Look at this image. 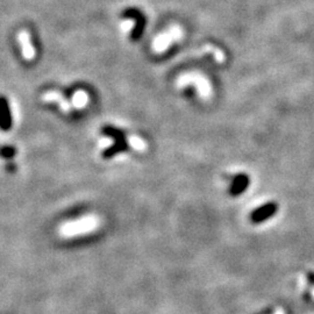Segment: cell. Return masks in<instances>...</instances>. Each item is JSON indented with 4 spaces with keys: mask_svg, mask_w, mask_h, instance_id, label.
Listing matches in <instances>:
<instances>
[{
    "mask_svg": "<svg viewBox=\"0 0 314 314\" xmlns=\"http://www.w3.org/2000/svg\"><path fill=\"white\" fill-rule=\"evenodd\" d=\"M99 226H100V219L97 216L90 214V216L82 217L79 219L64 222L60 227L58 232H60L62 238L64 239L77 238V236L86 235L97 231Z\"/></svg>",
    "mask_w": 314,
    "mask_h": 314,
    "instance_id": "cell-1",
    "label": "cell"
},
{
    "mask_svg": "<svg viewBox=\"0 0 314 314\" xmlns=\"http://www.w3.org/2000/svg\"><path fill=\"white\" fill-rule=\"evenodd\" d=\"M123 17L126 18H134L136 20V24L135 29L133 30L132 34H130V36H132V39L136 41V40H139L140 37H141L142 33H144V29H145V15L141 13V12L138 11L136 8H128L127 11L123 13Z\"/></svg>",
    "mask_w": 314,
    "mask_h": 314,
    "instance_id": "cell-2",
    "label": "cell"
},
{
    "mask_svg": "<svg viewBox=\"0 0 314 314\" xmlns=\"http://www.w3.org/2000/svg\"><path fill=\"white\" fill-rule=\"evenodd\" d=\"M277 211V205L275 203H269L266 204L262 207H259L256 211H254L253 214H251V221L254 223L262 222L264 220L269 219L270 217H272L273 214Z\"/></svg>",
    "mask_w": 314,
    "mask_h": 314,
    "instance_id": "cell-3",
    "label": "cell"
},
{
    "mask_svg": "<svg viewBox=\"0 0 314 314\" xmlns=\"http://www.w3.org/2000/svg\"><path fill=\"white\" fill-rule=\"evenodd\" d=\"M249 177L247 175H238L235 177L234 182H233L231 188V194L232 195H239L242 192L245 191V189L249 185Z\"/></svg>",
    "mask_w": 314,
    "mask_h": 314,
    "instance_id": "cell-4",
    "label": "cell"
},
{
    "mask_svg": "<svg viewBox=\"0 0 314 314\" xmlns=\"http://www.w3.org/2000/svg\"><path fill=\"white\" fill-rule=\"evenodd\" d=\"M12 126V117H11V110L8 107V102L5 98H2L1 104V128L6 130L11 128Z\"/></svg>",
    "mask_w": 314,
    "mask_h": 314,
    "instance_id": "cell-5",
    "label": "cell"
},
{
    "mask_svg": "<svg viewBox=\"0 0 314 314\" xmlns=\"http://www.w3.org/2000/svg\"><path fill=\"white\" fill-rule=\"evenodd\" d=\"M127 142L136 151H145V148H147V145L145 144L144 140L138 138V136H129L127 139Z\"/></svg>",
    "mask_w": 314,
    "mask_h": 314,
    "instance_id": "cell-6",
    "label": "cell"
},
{
    "mask_svg": "<svg viewBox=\"0 0 314 314\" xmlns=\"http://www.w3.org/2000/svg\"><path fill=\"white\" fill-rule=\"evenodd\" d=\"M14 155L13 148H4L2 149V156L4 157H12Z\"/></svg>",
    "mask_w": 314,
    "mask_h": 314,
    "instance_id": "cell-7",
    "label": "cell"
},
{
    "mask_svg": "<svg viewBox=\"0 0 314 314\" xmlns=\"http://www.w3.org/2000/svg\"><path fill=\"white\" fill-rule=\"evenodd\" d=\"M272 314H285V311L283 309H276Z\"/></svg>",
    "mask_w": 314,
    "mask_h": 314,
    "instance_id": "cell-8",
    "label": "cell"
}]
</instances>
